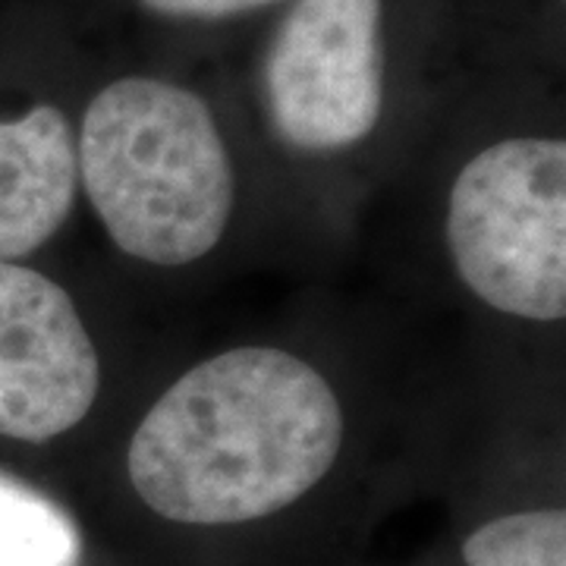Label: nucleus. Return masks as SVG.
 <instances>
[{
    "label": "nucleus",
    "mask_w": 566,
    "mask_h": 566,
    "mask_svg": "<svg viewBox=\"0 0 566 566\" xmlns=\"http://www.w3.org/2000/svg\"><path fill=\"white\" fill-rule=\"evenodd\" d=\"M349 441L344 397L303 353L218 349L148 403L123 450L136 504L164 526L230 532L315 497Z\"/></svg>",
    "instance_id": "obj_1"
},
{
    "label": "nucleus",
    "mask_w": 566,
    "mask_h": 566,
    "mask_svg": "<svg viewBox=\"0 0 566 566\" xmlns=\"http://www.w3.org/2000/svg\"><path fill=\"white\" fill-rule=\"evenodd\" d=\"M76 174L107 240L145 268L202 262L233 221L230 142L211 102L174 76L102 82L76 123Z\"/></svg>",
    "instance_id": "obj_2"
},
{
    "label": "nucleus",
    "mask_w": 566,
    "mask_h": 566,
    "mask_svg": "<svg viewBox=\"0 0 566 566\" xmlns=\"http://www.w3.org/2000/svg\"><path fill=\"white\" fill-rule=\"evenodd\" d=\"M444 243L457 281L501 318H566V142L506 133L450 180Z\"/></svg>",
    "instance_id": "obj_3"
},
{
    "label": "nucleus",
    "mask_w": 566,
    "mask_h": 566,
    "mask_svg": "<svg viewBox=\"0 0 566 566\" xmlns=\"http://www.w3.org/2000/svg\"><path fill=\"white\" fill-rule=\"evenodd\" d=\"M390 98V0H290L259 61V104L281 148L340 158L378 133Z\"/></svg>",
    "instance_id": "obj_4"
},
{
    "label": "nucleus",
    "mask_w": 566,
    "mask_h": 566,
    "mask_svg": "<svg viewBox=\"0 0 566 566\" xmlns=\"http://www.w3.org/2000/svg\"><path fill=\"white\" fill-rule=\"evenodd\" d=\"M102 353L73 293L22 262H0V438L51 444L102 397Z\"/></svg>",
    "instance_id": "obj_5"
},
{
    "label": "nucleus",
    "mask_w": 566,
    "mask_h": 566,
    "mask_svg": "<svg viewBox=\"0 0 566 566\" xmlns=\"http://www.w3.org/2000/svg\"><path fill=\"white\" fill-rule=\"evenodd\" d=\"M76 199V123L61 104L0 117V262H22L51 243Z\"/></svg>",
    "instance_id": "obj_6"
},
{
    "label": "nucleus",
    "mask_w": 566,
    "mask_h": 566,
    "mask_svg": "<svg viewBox=\"0 0 566 566\" xmlns=\"http://www.w3.org/2000/svg\"><path fill=\"white\" fill-rule=\"evenodd\" d=\"M0 566H82V535L70 513L0 472Z\"/></svg>",
    "instance_id": "obj_7"
},
{
    "label": "nucleus",
    "mask_w": 566,
    "mask_h": 566,
    "mask_svg": "<svg viewBox=\"0 0 566 566\" xmlns=\"http://www.w3.org/2000/svg\"><path fill=\"white\" fill-rule=\"evenodd\" d=\"M463 566H566L564 506H523L488 516L465 532Z\"/></svg>",
    "instance_id": "obj_8"
},
{
    "label": "nucleus",
    "mask_w": 566,
    "mask_h": 566,
    "mask_svg": "<svg viewBox=\"0 0 566 566\" xmlns=\"http://www.w3.org/2000/svg\"><path fill=\"white\" fill-rule=\"evenodd\" d=\"M145 17L180 25H218L277 13L290 0H133Z\"/></svg>",
    "instance_id": "obj_9"
},
{
    "label": "nucleus",
    "mask_w": 566,
    "mask_h": 566,
    "mask_svg": "<svg viewBox=\"0 0 566 566\" xmlns=\"http://www.w3.org/2000/svg\"><path fill=\"white\" fill-rule=\"evenodd\" d=\"M557 3H564V0H557Z\"/></svg>",
    "instance_id": "obj_10"
}]
</instances>
